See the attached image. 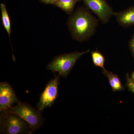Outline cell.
<instances>
[{"label":"cell","mask_w":134,"mask_h":134,"mask_svg":"<svg viewBox=\"0 0 134 134\" xmlns=\"http://www.w3.org/2000/svg\"><path fill=\"white\" fill-rule=\"evenodd\" d=\"M67 24L73 39L83 42L89 40L95 34L98 20L88 8L81 7L70 15Z\"/></svg>","instance_id":"1"},{"label":"cell","mask_w":134,"mask_h":134,"mask_svg":"<svg viewBox=\"0 0 134 134\" xmlns=\"http://www.w3.org/2000/svg\"><path fill=\"white\" fill-rule=\"evenodd\" d=\"M90 50L83 52H74L56 56L47 66V69L54 72H58L63 77H67L77 61Z\"/></svg>","instance_id":"2"},{"label":"cell","mask_w":134,"mask_h":134,"mask_svg":"<svg viewBox=\"0 0 134 134\" xmlns=\"http://www.w3.org/2000/svg\"><path fill=\"white\" fill-rule=\"evenodd\" d=\"M11 113L16 114L30 125L31 133L40 128L44 120L41 112L26 103L19 102L3 113Z\"/></svg>","instance_id":"3"},{"label":"cell","mask_w":134,"mask_h":134,"mask_svg":"<svg viewBox=\"0 0 134 134\" xmlns=\"http://www.w3.org/2000/svg\"><path fill=\"white\" fill-rule=\"evenodd\" d=\"M1 133L31 134L30 125L16 114L11 113L1 114Z\"/></svg>","instance_id":"4"},{"label":"cell","mask_w":134,"mask_h":134,"mask_svg":"<svg viewBox=\"0 0 134 134\" xmlns=\"http://www.w3.org/2000/svg\"><path fill=\"white\" fill-rule=\"evenodd\" d=\"M60 76V75H55L53 79H51L40 95L36 107L41 112L46 108L51 107L58 98Z\"/></svg>","instance_id":"5"},{"label":"cell","mask_w":134,"mask_h":134,"mask_svg":"<svg viewBox=\"0 0 134 134\" xmlns=\"http://www.w3.org/2000/svg\"><path fill=\"white\" fill-rule=\"evenodd\" d=\"M86 7L97 15L103 24L107 23L115 12L105 0H81Z\"/></svg>","instance_id":"6"},{"label":"cell","mask_w":134,"mask_h":134,"mask_svg":"<svg viewBox=\"0 0 134 134\" xmlns=\"http://www.w3.org/2000/svg\"><path fill=\"white\" fill-rule=\"evenodd\" d=\"M19 101L14 90L9 83L6 82L0 83V111L3 113Z\"/></svg>","instance_id":"7"},{"label":"cell","mask_w":134,"mask_h":134,"mask_svg":"<svg viewBox=\"0 0 134 134\" xmlns=\"http://www.w3.org/2000/svg\"><path fill=\"white\" fill-rule=\"evenodd\" d=\"M115 16L118 23L124 28L134 25V6L120 12H115Z\"/></svg>","instance_id":"8"},{"label":"cell","mask_w":134,"mask_h":134,"mask_svg":"<svg viewBox=\"0 0 134 134\" xmlns=\"http://www.w3.org/2000/svg\"><path fill=\"white\" fill-rule=\"evenodd\" d=\"M81 0H57L53 5L60 8L68 14L71 15L77 3Z\"/></svg>","instance_id":"9"},{"label":"cell","mask_w":134,"mask_h":134,"mask_svg":"<svg viewBox=\"0 0 134 134\" xmlns=\"http://www.w3.org/2000/svg\"><path fill=\"white\" fill-rule=\"evenodd\" d=\"M0 8L1 10L2 21L3 25L7 32L10 39V35L11 33V25L9 16L5 4L1 3Z\"/></svg>","instance_id":"10"},{"label":"cell","mask_w":134,"mask_h":134,"mask_svg":"<svg viewBox=\"0 0 134 134\" xmlns=\"http://www.w3.org/2000/svg\"><path fill=\"white\" fill-rule=\"evenodd\" d=\"M91 54L94 65L104 69L105 59L104 55L100 52L97 51H92L91 52Z\"/></svg>","instance_id":"11"},{"label":"cell","mask_w":134,"mask_h":134,"mask_svg":"<svg viewBox=\"0 0 134 134\" xmlns=\"http://www.w3.org/2000/svg\"><path fill=\"white\" fill-rule=\"evenodd\" d=\"M103 73L106 76H110L111 77L113 80L115 82L117 86H119V88L120 89L121 91H122L124 90V86L122 85L119 77L117 75L114 74L112 72L108 71L105 69H103Z\"/></svg>","instance_id":"12"},{"label":"cell","mask_w":134,"mask_h":134,"mask_svg":"<svg viewBox=\"0 0 134 134\" xmlns=\"http://www.w3.org/2000/svg\"><path fill=\"white\" fill-rule=\"evenodd\" d=\"M126 86L130 91L134 93V80L130 77L128 74L126 75Z\"/></svg>","instance_id":"13"},{"label":"cell","mask_w":134,"mask_h":134,"mask_svg":"<svg viewBox=\"0 0 134 134\" xmlns=\"http://www.w3.org/2000/svg\"><path fill=\"white\" fill-rule=\"evenodd\" d=\"M130 49L134 57V33L132 35V37L129 43Z\"/></svg>","instance_id":"14"},{"label":"cell","mask_w":134,"mask_h":134,"mask_svg":"<svg viewBox=\"0 0 134 134\" xmlns=\"http://www.w3.org/2000/svg\"><path fill=\"white\" fill-rule=\"evenodd\" d=\"M40 1L46 4H53L57 1V0H40Z\"/></svg>","instance_id":"15"},{"label":"cell","mask_w":134,"mask_h":134,"mask_svg":"<svg viewBox=\"0 0 134 134\" xmlns=\"http://www.w3.org/2000/svg\"><path fill=\"white\" fill-rule=\"evenodd\" d=\"M131 78L134 80V72H133L132 74L131 75Z\"/></svg>","instance_id":"16"}]
</instances>
